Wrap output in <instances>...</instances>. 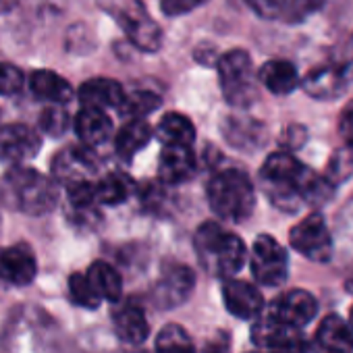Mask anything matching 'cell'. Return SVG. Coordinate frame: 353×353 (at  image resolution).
Masks as SVG:
<instances>
[{"instance_id": "cell-1", "label": "cell", "mask_w": 353, "mask_h": 353, "mask_svg": "<svg viewBox=\"0 0 353 353\" xmlns=\"http://www.w3.org/2000/svg\"><path fill=\"white\" fill-rule=\"evenodd\" d=\"M260 179L270 202L285 212H297L303 204H324L334 188L289 152L270 154Z\"/></svg>"}, {"instance_id": "cell-2", "label": "cell", "mask_w": 353, "mask_h": 353, "mask_svg": "<svg viewBox=\"0 0 353 353\" xmlns=\"http://www.w3.org/2000/svg\"><path fill=\"white\" fill-rule=\"evenodd\" d=\"M57 181L32 166L15 164L0 179V202L23 214H46L57 206Z\"/></svg>"}, {"instance_id": "cell-3", "label": "cell", "mask_w": 353, "mask_h": 353, "mask_svg": "<svg viewBox=\"0 0 353 353\" xmlns=\"http://www.w3.org/2000/svg\"><path fill=\"white\" fill-rule=\"evenodd\" d=\"M196 254L206 272L214 276H233L245 264V243L219 223H204L194 237Z\"/></svg>"}, {"instance_id": "cell-4", "label": "cell", "mask_w": 353, "mask_h": 353, "mask_svg": "<svg viewBox=\"0 0 353 353\" xmlns=\"http://www.w3.org/2000/svg\"><path fill=\"white\" fill-rule=\"evenodd\" d=\"M212 212L229 223H243L256 206V192L248 172L241 168H223L214 172L206 188Z\"/></svg>"}, {"instance_id": "cell-5", "label": "cell", "mask_w": 353, "mask_h": 353, "mask_svg": "<svg viewBox=\"0 0 353 353\" xmlns=\"http://www.w3.org/2000/svg\"><path fill=\"white\" fill-rule=\"evenodd\" d=\"M102 7L114 17L135 48L156 52L162 46V30L150 17L141 0H102Z\"/></svg>"}, {"instance_id": "cell-6", "label": "cell", "mask_w": 353, "mask_h": 353, "mask_svg": "<svg viewBox=\"0 0 353 353\" xmlns=\"http://www.w3.org/2000/svg\"><path fill=\"white\" fill-rule=\"evenodd\" d=\"M221 90L231 106L245 108L258 98L256 73L252 59L245 50H229L216 63Z\"/></svg>"}, {"instance_id": "cell-7", "label": "cell", "mask_w": 353, "mask_h": 353, "mask_svg": "<svg viewBox=\"0 0 353 353\" xmlns=\"http://www.w3.org/2000/svg\"><path fill=\"white\" fill-rule=\"evenodd\" d=\"M252 274L264 287H279L287 281L289 258L285 248L270 235H258L252 248Z\"/></svg>"}, {"instance_id": "cell-8", "label": "cell", "mask_w": 353, "mask_h": 353, "mask_svg": "<svg viewBox=\"0 0 353 353\" xmlns=\"http://www.w3.org/2000/svg\"><path fill=\"white\" fill-rule=\"evenodd\" d=\"M289 241L297 254H301L303 258H307L312 262L324 264L332 258V237H330V231H328L324 219L318 212L299 221L291 229Z\"/></svg>"}, {"instance_id": "cell-9", "label": "cell", "mask_w": 353, "mask_h": 353, "mask_svg": "<svg viewBox=\"0 0 353 353\" xmlns=\"http://www.w3.org/2000/svg\"><path fill=\"white\" fill-rule=\"evenodd\" d=\"M252 341L264 353H310V341L301 328L285 326L262 316L252 328Z\"/></svg>"}, {"instance_id": "cell-10", "label": "cell", "mask_w": 353, "mask_h": 353, "mask_svg": "<svg viewBox=\"0 0 353 353\" xmlns=\"http://www.w3.org/2000/svg\"><path fill=\"white\" fill-rule=\"evenodd\" d=\"M98 158L90 145H71L57 154L52 160V176L67 188L81 181H92L98 172Z\"/></svg>"}, {"instance_id": "cell-11", "label": "cell", "mask_w": 353, "mask_h": 353, "mask_svg": "<svg viewBox=\"0 0 353 353\" xmlns=\"http://www.w3.org/2000/svg\"><path fill=\"white\" fill-rule=\"evenodd\" d=\"M318 312V301L316 297L305 291V289H291L283 295H279L266 316L272 318L274 322H281L285 326H293V328H301L305 324H310L314 320Z\"/></svg>"}, {"instance_id": "cell-12", "label": "cell", "mask_w": 353, "mask_h": 353, "mask_svg": "<svg viewBox=\"0 0 353 353\" xmlns=\"http://www.w3.org/2000/svg\"><path fill=\"white\" fill-rule=\"evenodd\" d=\"M40 145H42L40 135L30 125L13 123L0 129V160H5L13 166L32 160L38 154Z\"/></svg>"}, {"instance_id": "cell-13", "label": "cell", "mask_w": 353, "mask_h": 353, "mask_svg": "<svg viewBox=\"0 0 353 353\" xmlns=\"http://www.w3.org/2000/svg\"><path fill=\"white\" fill-rule=\"evenodd\" d=\"M223 301L229 314L239 320H254L264 312V297L260 289L248 281L227 279L223 285Z\"/></svg>"}, {"instance_id": "cell-14", "label": "cell", "mask_w": 353, "mask_h": 353, "mask_svg": "<svg viewBox=\"0 0 353 353\" xmlns=\"http://www.w3.org/2000/svg\"><path fill=\"white\" fill-rule=\"evenodd\" d=\"M38 274V262L34 252L23 245H9V248H0V279L23 287L30 285Z\"/></svg>"}, {"instance_id": "cell-15", "label": "cell", "mask_w": 353, "mask_h": 353, "mask_svg": "<svg viewBox=\"0 0 353 353\" xmlns=\"http://www.w3.org/2000/svg\"><path fill=\"white\" fill-rule=\"evenodd\" d=\"M310 349L314 353H353V330L336 314H328L314 332Z\"/></svg>"}, {"instance_id": "cell-16", "label": "cell", "mask_w": 353, "mask_h": 353, "mask_svg": "<svg viewBox=\"0 0 353 353\" xmlns=\"http://www.w3.org/2000/svg\"><path fill=\"white\" fill-rule=\"evenodd\" d=\"M198 170L192 145H164L158 158V174L166 185L190 181Z\"/></svg>"}, {"instance_id": "cell-17", "label": "cell", "mask_w": 353, "mask_h": 353, "mask_svg": "<svg viewBox=\"0 0 353 353\" xmlns=\"http://www.w3.org/2000/svg\"><path fill=\"white\" fill-rule=\"evenodd\" d=\"M194 285H196V276L192 268L183 264H172L162 272L156 285V301L164 307L181 303L183 299L190 297V293L194 291Z\"/></svg>"}, {"instance_id": "cell-18", "label": "cell", "mask_w": 353, "mask_h": 353, "mask_svg": "<svg viewBox=\"0 0 353 353\" xmlns=\"http://www.w3.org/2000/svg\"><path fill=\"white\" fill-rule=\"evenodd\" d=\"M73 129L81 143L90 148L102 145L112 137V121L102 108L83 106L73 121Z\"/></svg>"}, {"instance_id": "cell-19", "label": "cell", "mask_w": 353, "mask_h": 353, "mask_svg": "<svg viewBox=\"0 0 353 353\" xmlns=\"http://www.w3.org/2000/svg\"><path fill=\"white\" fill-rule=\"evenodd\" d=\"M112 322H114L117 336L127 345H139L150 334L148 318H145L143 310L133 301L121 303L119 310H114V314H112Z\"/></svg>"}, {"instance_id": "cell-20", "label": "cell", "mask_w": 353, "mask_h": 353, "mask_svg": "<svg viewBox=\"0 0 353 353\" xmlns=\"http://www.w3.org/2000/svg\"><path fill=\"white\" fill-rule=\"evenodd\" d=\"M347 77L341 71V67L334 65H322L312 69L305 79H303V90L318 100H332L336 96H341L345 92L347 85Z\"/></svg>"}, {"instance_id": "cell-21", "label": "cell", "mask_w": 353, "mask_h": 353, "mask_svg": "<svg viewBox=\"0 0 353 353\" xmlns=\"http://www.w3.org/2000/svg\"><path fill=\"white\" fill-rule=\"evenodd\" d=\"M79 100L83 106L92 108H119L125 100L123 85L114 79L94 77L79 88Z\"/></svg>"}, {"instance_id": "cell-22", "label": "cell", "mask_w": 353, "mask_h": 353, "mask_svg": "<svg viewBox=\"0 0 353 353\" xmlns=\"http://www.w3.org/2000/svg\"><path fill=\"white\" fill-rule=\"evenodd\" d=\"M258 79L268 92H272L276 96L291 94L299 85V75H297L295 65L289 61H283V59L264 63L258 71Z\"/></svg>"}, {"instance_id": "cell-23", "label": "cell", "mask_w": 353, "mask_h": 353, "mask_svg": "<svg viewBox=\"0 0 353 353\" xmlns=\"http://www.w3.org/2000/svg\"><path fill=\"white\" fill-rule=\"evenodd\" d=\"M30 88L38 98L52 104H67L73 96L71 83L59 73L46 69H38L30 75Z\"/></svg>"}, {"instance_id": "cell-24", "label": "cell", "mask_w": 353, "mask_h": 353, "mask_svg": "<svg viewBox=\"0 0 353 353\" xmlns=\"http://www.w3.org/2000/svg\"><path fill=\"white\" fill-rule=\"evenodd\" d=\"M156 135L164 145H192L196 141V127L190 117L168 112L156 127Z\"/></svg>"}, {"instance_id": "cell-25", "label": "cell", "mask_w": 353, "mask_h": 353, "mask_svg": "<svg viewBox=\"0 0 353 353\" xmlns=\"http://www.w3.org/2000/svg\"><path fill=\"white\" fill-rule=\"evenodd\" d=\"M150 139H152V127L141 119H131L114 135V148H117L119 156L129 160L139 150H143L150 143Z\"/></svg>"}, {"instance_id": "cell-26", "label": "cell", "mask_w": 353, "mask_h": 353, "mask_svg": "<svg viewBox=\"0 0 353 353\" xmlns=\"http://www.w3.org/2000/svg\"><path fill=\"white\" fill-rule=\"evenodd\" d=\"M85 276L90 279L94 291L102 297V301H119L121 293H123V281L121 274L117 272L114 266H110L108 262H94L90 266V270L85 272Z\"/></svg>"}, {"instance_id": "cell-27", "label": "cell", "mask_w": 353, "mask_h": 353, "mask_svg": "<svg viewBox=\"0 0 353 353\" xmlns=\"http://www.w3.org/2000/svg\"><path fill=\"white\" fill-rule=\"evenodd\" d=\"M131 192H133V181L125 172H110L94 185L98 204H106V206L123 204L131 196Z\"/></svg>"}, {"instance_id": "cell-28", "label": "cell", "mask_w": 353, "mask_h": 353, "mask_svg": "<svg viewBox=\"0 0 353 353\" xmlns=\"http://www.w3.org/2000/svg\"><path fill=\"white\" fill-rule=\"evenodd\" d=\"M156 353H196V345L185 328L166 324L156 336Z\"/></svg>"}, {"instance_id": "cell-29", "label": "cell", "mask_w": 353, "mask_h": 353, "mask_svg": "<svg viewBox=\"0 0 353 353\" xmlns=\"http://www.w3.org/2000/svg\"><path fill=\"white\" fill-rule=\"evenodd\" d=\"M67 287H69V297L73 299V303H77L85 310H96L102 303V297L94 291L90 279L81 272L71 274Z\"/></svg>"}, {"instance_id": "cell-30", "label": "cell", "mask_w": 353, "mask_h": 353, "mask_svg": "<svg viewBox=\"0 0 353 353\" xmlns=\"http://www.w3.org/2000/svg\"><path fill=\"white\" fill-rule=\"evenodd\" d=\"M160 106V98L152 92H133L131 96H125L123 104L119 106L121 112L129 119H143L148 112L156 110Z\"/></svg>"}, {"instance_id": "cell-31", "label": "cell", "mask_w": 353, "mask_h": 353, "mask_svg": "<svg viewBox=\"0 0 353 353\" xmlns=\"http://www.w3.org/2000/svg\"><path fill=\"white\" fill-rule=\"evenodd\" d=\"M353 174V148H341L332 154L326 166V179L336 185L341 181H347Z\"/></svg>"}, {"instance_id": "cell-32", "label": "cell", "mask_w": 353, "mask_h": 353, "mask_svg": "<svg viewBox=\"0 0 353 353\" xmlns=\"http://www.w3.org/2000/svg\"><path fill=\"white\" fill-rule=\"evenodd\" d=\"M40 127L52 137H61L69 129V114L63 108V104H52L42 110L40 114Z\"/></svg>"}, {"instance_id": "cell-33", "label": "cell", "mask_w": 353, "mask_h": 353, "mask_svg": "<svg viewBox=\"0 0 353 353\" xmlns=\"http://www.w3.org/2000/svg\"><path fill=\"white\" fill-rule=\"evenodd\" d=\"M23 88V73L11 63H0V96L19 94Z\"/></svg>"}, {"instance_id": "cell-34", "label": "cell", "mask_w": 353, "mask_h": 353, "mask_svg": "<svg viewBox=\"0 0 353 353\" xmlns=\"http://www.w3.org/2000/svg\"><path fill=\"white\" fill-rule=\"evenodd\" d=\"M322 3L324 0H289L285 3L283 17H287V21H303L307 15L316 13Z\"/></svg>"}, {"instance_id": "cell-35", "label": "cell", "mask_w": 353, "mask_h": 353, "mask_svg": "<svg viewBox=\"0 0 353 353\" xmlns=\"http://www.w3.org/2000/svg\"><path fill=\"white\" fill-rule=\"evenodd\" d=\"M245 3L262 19H276L283 15L287 0H245Z\"/></svg>"}, {"instance_id": "cell-36", "label": "cell", "mask_w": 353, "mask_h": 353, "mask_svg": "<svg viewBox=\"0 0 353 353\" xmlns=\"http://www.w3.org/2000/svg\"><path fill=\"white\" fill-rule=\"evenodd\" d=\"M208 0H160V9L166 17H179L206 5Z\"/></svg>"}, {"instance_id": "cell-37", "label": "cell", "mask_w": 353, "mask_h": 353, "mask_svg": "<svg viewBox=\"0 0 353 353\" xmlns=\"http://www.w3.org/2000/svg\"><path fill=\"white\" fill-rule=\"evenodd\" d=\"M339 133L345 141V145L353 148V102H349L339 119Z\"/></svg>"}, {"instance_id": "cell-38", "label": "cell", "mask_w": 353, "mask_h": 353, "mask_svg": "<svg viewBox=\"0 0 353 353\" xmlns=\"http://www.w3.org/2000/svg\"><path fill=\"white\" fill-rule=\"evenodd\" d=\"M349 326H351V330H353V305H351V310H349Z\"/></svg>"}, {"instance_id": "cell-39", "label": "cell", "mask_w": 353, "mask_h": 353, "mask_svg": "<svg viewBox=\"0 0 353 353\" xmlns=\"http://www.w3.org/2000/svg\"><path fill=\"white\" fill-rule=\"evenodd\" d=\"M248 353H264V351H260V349H258V351H248Z\"/></svg>"}]
</instances>
